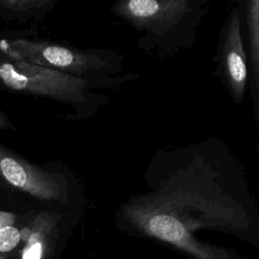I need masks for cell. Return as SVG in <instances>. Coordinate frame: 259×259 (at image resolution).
I'll return each mask as SVG.
<instances>
[{
  "mask_svg": "<svg viewBox=\"0 0 259 259\" xmlns=\"http://www.w3.org/2000/svg\"><path fill=\"white\" fill-rule=\"evenodd\" d=\"M145 190L115 211L125 235L157 242L187 259H243L201 240L219 232L259 248V208L244 167L218 137L160 148L143 174Z\"/></svg>",
  "mask_w": 259,
  "mask_h": 259,
  "instance_id": "6da1fadb",
  "label": "cell"
},
{
  "mask_svg": "<svg viewBox=\"0 0 259 259\" xmlns=\"http://www.w3.org/2000/svg\"><path fill=\"white\" fill-rule=\"evenodd\" d=\"M209 0H120L111 11L141 36L138 49L165 62L194 45Z\"/></svg>",
  "mask_w": 259,
  "mask_h": 259,
  "instance_id": "7a4b0ae2",
  "label": "cell"
},
{
  "mask_svg": "<svg viewBox=\"0 0 259 259\" xmlns=\"http://www.w3.org/2000/svg\"><path fill=\"white\" fill-rule=\"evenodd\" d=\"M139 77L137 73H126L112 78H85L6 56L0 58V83L6 88L88 106L92 112L102 104L103 98L92 95L89 92L91 86L117 88Z\"/></svg>",
  "mask_w": 259,
  "mask_h": 259,
  "instance_id": "3957f363",
  "label": "cell"
},
{
  "mask_svg": "<svg viewBox=\"0 0 259 259\" xmlns=\"http://www.w3.org/2000/svg\"><path fill=\"white\" fill-rule=\"evenodd\" d=\"M0 51L14 60L85 78L116 77L122 68V57L111 51L83 52L21 38L1 40Z\"/></svg>",
  "mask_w": 259,
  "mask_h": 259,
  "instance_id": "277c9868",
  "label": "cell"
},
{
  "mask_svg": "<svg viewBox=\"0 0 259 259\" xmlns=\"http://www.w3.org/2000/svg\"><path fill=\"white\" fill-rule=\"evenodd\" d=\"M213 62V75L221 79L232 101L242 105L249 83V65L239 1L234 3L222 23Z\"/></svg>",
  "mask_w": 259,
  "mask_h": 259,
  "instance_id": "5b68a950",
  "label": "cell"
},
{
  "mask_svg": "<svg viewBox=\"0 0 259 259\" xmlns=\"http://www.w3.org/2000/svg\"><path fill=\"white\" fill-rule=\"evenodd\" d=\"M0 176L12 186L41 200L67 202L68 188L58 174L39 169L0 147Z\"/></svg>",
  "mask_w": 259,
  "mask_h": 259,
  "instance_id": "8992f818",
  "label": "cell"
},
{
  "mask_svg": "<svg viewBox=\"0 0 259 259\" xmlns=\"http://www.w3.org/2000/svg\"><path fill=\"white\" fill-rule=\"evenodd\" d=\"M239 3L249 65L248 87L255 124L259 131V0H239Z\"/></svg>",
  "mask_w": 259,
  "mask_h": 259,
  "instance_id": "52a82bcc",
  "label": "cell"
},
{
  "mask_svg": "<svg viewBox=\"0 0 259 259\" xmlns=\"http://www.w3.org/2000/svg\"><path fill=\"white\" fill-rule=\"evenodd\" d=\"M57 224L56 213H38L31 226L22 231L24 246L20 259H48L57 237Z\"/></svg>",
  "mask_w": 259,
  "mask_h": 259,
  "instance_id": "ba28073f",
  "label": "cell"
},
{
  "mask_svg": "<svg viewBox=\"0 0 259 259\" xmlns=\"http://www.w3.org/2000/svg\"><path fill=\"white\" fill-rule=\"evenodd\" d=\"M23 241L22 231L14 226H7L0 230V259H5Z\"/></svg>",
  "mask_w": 259,
  "mask_h": 259,
  "instance_id": "9c48e42d",
  "label": "cell"
},
{
  "mask_svg": "<svg viewBox=\"0 0 259 259\" xmlns=\"http://www.w3.org/2000/svg\"><path fill=\"white\" fill-rule=\"evenodd\" d=\"M48 3H49L48 1H38V0H5V1H0V6L12 12H23V11L39 8L42 5H46Z\"/></svg>",
  "mask_w": 259,
  "mask_h": 259,
  "instance_id": "30bf717a",
  "label": "cell"
},
{
  "mask_svg": "<svg viewBox=\"0 0 259 259\" xmlns=\"http://www.w3.org/2000/svg\"><path fill=\"white\" fill-rule=\"evenodd\" d=\"M15 222V215L10 212L0 211V230L7 226H13Z\"/></svg>",
  "mask_w": 259,
  "mask_h": 259,
  "instance_id": "8fae6325",
  "label": "cell"
},
{
  "mask_svg": "<svg viewBox=\"0 0 259 259\" xmlns=\"http://www.w3.org/2000/svg\"><path fill=\"white\" fill-rule=\"evenodd\" d=\"M9 124L8 120L6 119V117L0 112V128H4V127H7Z\"/></svg>",
  "mask_w": 259,
  "mask_h": 259,
  "instance_id": "7c38bea8",
  "label": "cell"
},
{
  "mask_svg": "<svg viewBox=\"0 0 259 259\" xmlns=\"http://www.w3.org/2000/svg\"><path fill=\"white\" fill-rule=\"evenodd\" d=\"M258 155H259V147H258ZM256 196H257V201L259 202V166H258V176H257V187H256Z\"/></svg>",
  "mask_w": 259,
  "mask_h": 259,
  "instance_id": "4fadbf2b",
  "label": "cell"
}]
</instances>
